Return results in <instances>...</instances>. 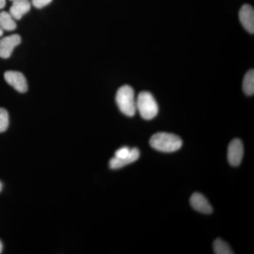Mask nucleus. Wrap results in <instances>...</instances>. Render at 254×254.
Segmentation results:
<instances>
[{
    "label": "nucleus",
    "mask_w": 254,
    "mask_h": 254,
    "mask_svg": "<svg viewBox=\"0 0 254 254\" xmlns=\"http://www.w3.org/2000/svg\"><path fill=\"white\" fill-rule=\"evenodd\" d=\"M152 148L163 153H173L181 148L182 140L173 133L158 132L152 136L150 139Z\"/></svg>",
    "instance_id": "1"
},
{
    "label": "nucleus",
    "mask_w": 254,
    "mask_h": 254,
    "mask_svg": "<svg viewBox=\"0 0 254 254\" xmlns=\"http://www.w3.org/2000/svg\"><path fill=\"white\" fill-rule=\"evenodd\" d=\"M116 102L120 111L128 117H133L136 112L134 91L128 85L120 87L116 95Z\"/></svg>",
    "instance_id": "2"
},
{
    "label": "nucleus",
    "mask_w": 254,
    "mask_h": 254,
    "mask_svg": "<svg viewBox=\"0 0 254 254\" xmlns=\"http://www.w3.org/2000/svg\"><path fill=\"white\" fill-rule=\"evenodd\" d=\"M136 110L144 120H153L158 115V105L151 93L148 91H142L137 98Z\"/></svg>",
    "instance_id": "3"
},
{
    "label": "nucleus",
    "mask_w": 254,
    "mask_h": 254,
    "mask_svg": "<svg viewBox=\"0 0 254 254\" xmlns=\"http://www.w3.org/2000/svg\"><path fill=\"white\" fill-rule=\"evenodd\" d=\"M140 157L139 150L136 148L130 149L128 147H123L115 152V157L110 161V168L113 170L123 168L136 161Z\"/></svg>",
    "instance_id": "4"
},
{
    "label": "nucleus",
    "mask_w": 254,
    "mask_h": 254,
    "mask_svg": "<svg viewBox=\"0 0 254 254\" xmlns=\"http://www.w3.org/2000/svg\"><path fill=\"white\" fill-rule=\"evenodd\" d=\"M4 76L6 83L16 91L19 93H26L28 91L27 81L22 73L16 71H7L4 73Z\"/></svg>",
    "instance_id": "5"
},
{
    "label": "nucleus",
    "mask_w": 254,
    "mask_h": 254,
    "mask_svg": "<svg viewBox=\"0 0 254 254\" xmlns=\"http://www.w3.org/2000/svg\"><path fill=\"white\" fill-rule=\"evenodd\" d=\"M244 155V146L242 141L235 138L230 142L227 150V158L232 166L237 167L242 163Z\"/></svg>",
    "instance_id": "6"
},
{
    "label": "nucleus",
    "mask_w": 254,
    "mask_h": 254,
    "mask_svg": "<svg viewBox=\"0 0 254 254\" xmlns=\"http://www.w3.org/2000/svg\"><path fill=\"white\" fill-rule=\"evenodd\" d=\"M19 35L14 34L4 37L0 40V58L7 59L10 58L14 48L21 43Z\"/></svg>",
    "instance_id": "7"
},
{
    "label": "nucleus",
    "mask_w": 254,
    "mask_h": 254,
    "mask_svg": "<svg viewBox=\"0 0 254 254\" xmlns=\"http://www.w3.org/2000/svg\"><path fill=\"white\" fill-rule=\"evenodd\" d=\"M240 20L242 26L250 32L254 33V10L250 4H245L242 6L240 11Z\"/></svg>",
    "instance_id": "8"
},
{
    "label": "nucleus",
    "mask_w": 254,
    "mask_h": 254,
    "mask_svg": "<svg viewBox=\"0 0 254 254\" xmlns=\"http://www.w3.org/2000/svg\"><path fill=\"white\" fill-rule=\"evenodd\" d=\"M190 203L193 209L201 213H213V208L208 200L201 193H194L190 198Z\"/></svg>",
    "instance_id": "9"
},
{
    "label": "nucleus",
    "mask_w": 254,
    "mask_h": 254,
    "mask_svg": "<svg viewBox=\"0 0 254 254\" xmlns=\"http://www.w3.org/2000/svg\"><path fill=\"white\" fill-rule=\"evenodd\" d=\"M29 0H14L9 9V14L15 20H20L31 10Z\"/></svg>",
    "instance_id": "10"
},
{
    "label": "nucleus",
    "mask_w": 254,
    "mask_h": 254,
    "mask_svg": "<svg viewBox=\"0 0 254 254\" xmlns=\"http://www.w3.org/2000/svg\"><path fill=\"white\" fill-rule=\"evenodd\" d=\"M0 28L4 31H14L16 28L15 19L9 12L1 11L0 12Z\"/></svg>",
    "instance_id": "11"
},
{
    "label": "nucleus",
    "mask_w": 254,
    "mask_h": 254,
    "mask_svg": "<svg viewBox=\"0 0 254 254\" xmlns=\"http://www.w3.org/2000/svg\"><path fill=\"white\" fill-rule=\"evenodd\" d=\"M243 90L245 94L253 95L254 93V71L251 69L246 73L243 80Z\"/></svg>",
    "instance_id": "12"
},
{
    "label": "nucleus",
    "mask_w": 254,
    "mask_h": 254,
    "mask_svg": "<svg viewBox=\"0 0 254 254\" xmlns=\"http://www.w3.org/2000/svg\"><path fill=\"white\" fill-rule=\"evenodd\" d=\"M214 253L216 254H232V252L230 246L226 242L220 239H217L213 243Z\"/></svg>",
    "instance_id": "13"
},
{
    "label": "nucleus",
    "mask_w": 254,
    "mask_h": 254,
    "mask_svg": "<svg viewBox=\"0 0 254 254\" xmlns=\"http://www.w3.org/2000/svg\"><path fill=\"white\" fill-rule=\"evenodd\" d=\"M9 123V114L4 108H0V133L7 129Z\"/></svg>",
    "instance_id": "14"
},
{
    "label": "nucleus",
    "mask_w": 254,
    "mask_h": 254,
    "mask_svg": "<svg viewBox=\"0 0 254 254\" xmlns=\"http://www.w3.org/2000/svg\"><path fill=\"white\" fill-rule=\"evenodd\" d=\"M53 0H31L32 4L38 9H42L45 6H48Z\"/></svg>",
    "instance_id": "15"
},
{
    "label": "nucleus",
    "mask_w": 254,
    "mask_h": 254,
    "mask_svg": "<svg viewBox=\"0 0 254 254\" xmlns=\"http://www.w3.org/2000/svg\"><path fill=\"white\" fill-rule=\"evenodd\" d=\"M6 5V0H0V9H3Z\"/></svg>",
    "instance_id": "16"
},
{
    "label": "nucleus",
    "mask_w": 254,
    "mask_h": 254,
    "mask_svg": "<svg viewBox=\"0 0 254 254\" xmlns=\"http://www.w3.org/2000/svg\"><path fill=\"white\" fill-rule=\"evenodd\" d=\"M2 248H3L2 244H1V241H0V254H1V252H2Z\"/></svg>",
    "instance_id": "17"
},
{
    "label": "nucleus",
    "mask_w": 254,
    "mask_h": 254,
    "mask_svg": "<svg viewBox=\"0 0 254 254\" xmlns=\"http://www.w3.org/2000/svg\"><path fill=\"white\" fill-rule=\"evenodd\" d=\"M3 33H4V30L2 28H0V37L2 36Z\"/></svg>",
    "instance_id": "18"
},
{
    "label": "nucleus",
    "mask_w": 254,
    "mask_h": 254,
    "mask_svg": "<svg viewBox=\"0 0 254 254\" xmlns=\"http://www.w3.org/2000/svg\"><path fill=\"white\" fill-rule=\"evenodd\" d=\"M1 189H2V185H1V182H0V192H1Z\"/></svg>",
    "instance_id": "19"
},
{
    "label": "nucleus",
    "mask_w": 254,
    "mask_h": 254,
    "mask_svg": "<svg viewBox=\"0 0 254 254\" xmlns=\"http://www.w3.org/2000/svg\"><path fill=\"white\" fill-rule=\"evenodd\" d=\"M10 1H14V0H10Z\"/></svg>",
    "instance_id": "20"
}]
</instances>
